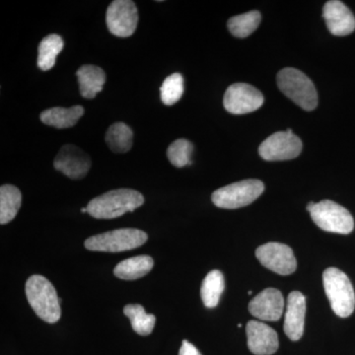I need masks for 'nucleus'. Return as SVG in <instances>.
<instances>
[{
  "label": "nucleus",
  "instance_id": "obj_23",
  "mask_svg": "<svg viewBox=\"0 0 355 355\" xmlns=\"http://www.w3.org/2000/svg\"><path fill=\"white\" fill-rule=\"evenodd\" d=\"M133 132L125 123H114L106 133V142L114 153H125L132 149Z\"/></svg>",
  "mask_w": 355,
  "mask_h": 355
},
{
  "label": "nucleus",
  "instance_id": "obj_1",
  "mask_svg": "<svg viewBox=\"0 0 355 355\" xmlns=\"http://www.w3.org/2000/svg\"><path fill=\"white\" fill-rule=\"evenodd\" d=\"M144 203V196L139 191L119 189L93 198L86 209L89 216L96 219H114L132 212Z\"/></svg>",
  "mask_w": 355,
  "mask_h": 355
},
{
  "label": "nucleus",
  "instance_id": "obj_15",
  "mask_svg": "<svg viewBox=\"0 0 355 355\" xmlns=\"http://www.w3.org/2000/svg\"><path fill=\"white\" fill-rule=\"evenodd\" d=\"M323 17L329 31L334 36H347L355 30L354 14L349 7L338 0H331L324 4Z\"/></svg>",
  "mask_w": 355,
  "mask_h": 355
},
{
  "label": "nucleus",
  "instance_id": "obj_9",
  "mask_svg": "<svg viewBox=\"0 0 355 355\" xmlns=\"http://www.w3.org/2000/svg\"><path fill=\"white\" fill-rule=\"evenodd\" d=\"M109 31L119 38L132 36L139 23V11L130 0H116L110 4L106 13Z\"/></svg>",
  "mask_w": 355,
  "mask_h": 355
},
{
  "label": "nucleus",
  "instance_id": "obj_14",
  "mask_svg": "<svg viewBox=\"0 0 355 355\" xmlns=\"http://www.w3.org/2000/svg\"><path fill=\"white\" fill-rule=\"evenodd\" d=\"M247 343L254 355H272L279 349V336L270 326L259 321H250L246 327Z\"/></svg>",
  "mask_w": 355,
  "mask_h": 355
},
{
  "label": "nucleus",
  "instance_id": "obj_16",
  "mask_svg": "<svg viewBox=\"0 0 355 355\" xmlns=\"http://www.w3.org/2000/svg\"><path fill=\"white\" fill-rule=\"evenodd\" d=\"M306 297L301 292L292 291L287 298L284 330L292 342H297L304 333Z\"/></svg>",
  "mask_w": 355,
  "mask_h": 355
},
{
  "label": "nucleus",
  "instance_id": "obj_8",
  "mask_svg": "<svg viewBox=\"0 0 355 355\" xmlns=\"http://www.w3.org/2000/svg\"><path fill=\"white\" fill-rule=\"evenodd\" d=\"M302 147L301 139L288 128L268 137L259 147V153L266 161L291 160L298 157Z\"/></svg>",
  "mask_w": 355,
  "mask_h": 355
},
{
  "label": "nucleus",
  "instance_id": "obj_26",
  "mask_svg": "<svg viewBox=\"0 0 355 355\" xmlns=\"http://www.w3.org/2000/svg\"><path fill=\"white\" fill-rule=\"evenodd\" d=\"M161 100L166 106H172L180 101L184 93V78L180 73L168 76L160 89Z\"/></svg>",
  "mask_w": 355,
  "mask_h": 355
},
{
  "label": "nucleus",
  "instance_id": "obj_10",
  "mask_svg": "<svg viewBox=\"0 0 355 355\" xmlns=\"http://www.w3.org/2000/svg\"><path fill=\"white\" fill-rule=\"evenodd\" d=\"M265 98L260 90L247 83H234L224 94L226 111L233 114H244L257 111L263 106Z\"/></svg>",
  "mask_w": 355,
  "mask_h": 355
},
{
  "label": "nucleus",
  "instance_id": "obj_4",
  "mask_svg": "<svg viewBox=\"0 0 355 355\" xmlns=\"http://www.w3.org/2000/svg\"><path fill=\"white\" fill-rule=\"evenodd\" d=\"M323 284L334 313L340 318L349 317L355 308V294L349 277L338 268H329L323 273Z\"/></svg>",
  "mask_w": 355,
  "mask_h": 355
},
{
  "label": "nucleus",
  "instance_id": "obj_20",
  "mask_svg": "<svg viewBox=\"0 0 355 355\" xmlns=\"http://www.w3.org/2000/svg\"><path fill=\"white\" fill-rule=\"evenodd\" d=\"M22 203V193L13 184H3L0 188V224L9 223L15 218Z\"/></svg>",
  "mask_w": 355,
  "mask_h": 355
},
{
  "label": "nucleus",
  "instance_id": "obj_29",
  "mask_svg": "<svg viewBox=\"0 0 355 355\" xmlns=\"http://www.w3.org/2000/svg\"><path fill=\"white\" fill-rule=\"evenodd\" d=\"M81 212H83V214H85V212H87V209H81Z\"/></svg>",
  "mask_w": 355,
  "mask_h": 355
},
{
  "label": "nucleus",
  "instance_id": "obj_25",
  "mask_svg": "<svg viewBox=\"0 0 355 355\" xmlns=\"http://www.w3.org/2000/svg\"><path fill=\"white\" fill-rule=\"evenodd\" d=\"M261 20V16L259 11H250L230 18L227 23L228 29L236 38H247L252 33L256 31Z\"/></svg>",
  "mask_w": 355,
  "mask_h": 355
},
{
  "label": "nucleus",
  "instance_id": "obj_27",
  "mask_svg": "<svg viewBox=\"0 0 355 355\" xmlns=\"http://www.w3.org/2000/svg\"><path fill=\"white\" fill-rule=\"evenodd\" d=\"M193 150V146L191 141L184 139H177L168 147V159L175 167H184L191 164V156Z\"/></svg>",
  "mask_w": 355,
  "mask_h": 355
},
{
  "label": "nucleus",
  "instance_id": "obj_11",
  "mask_svg": "<svg viewBox=\"0 0 355 355\" xmlns=\"http://www.w3.org/2000/svg\"><path fill=\"white\" fill-rule=\"evenodd\" d=\"M256 257L261 265L277 275H291L297 268L293 251L286 244L270 242L261 245L257 249Z\"/></svg>",
  "mask_w": 355,
  "mask_h": 355
},
{
  "label": "nucleus",
  "instance_id": "obj_12",
  "mask_svg": "<svg viewBox=\"0 0 355 355\" xmlns=\"http://www.w3.org/2000/svg\"><path fill=\"white\" fill-rule=\"evenodd\" d=\"M53 167L72 180H80L87 175L91 159L79 147L67 144L60 148L53 161Z\"/></svg>",
  "mask_w": 355,
  "mask_h": 355
},
{
  "label": "nucleus",
  "instance_id": "obj_5",
  "mask_svg": "<svg viewBox=\"0 0 355 355\" xmlns=\"http://www.w3.org/2000/svg\"><path fill=\"white\" fill-rule=\"evenodd\" d=\"M148 236L144 231L135 228L116 229L88 238L84 246L89 251L119 253L130 251L146 244Z\"/></svg>",
  "mask_w": 355,
  "mask_h": 355
},
{
  "label": "nucleus",
  "instance_id": "obj_28",
  "mask_svg": "<svg viewBox=\"0 0 355 355\" xmlns=\"http://www.w3.org/2000/svg\"><path fill=\"white\" fill-rule=\"evenodd\" d=\"M179 355H202L195 345H191L188 340H183Z\"/></svg>",
  "mask_w": 355,
  "mask_h": 355
},
{
  "label": "nucleus",
  "instance_id": "obj_21",
  "mask_svg": "<svg viewBox=\"0 0 355 355\" xmlns=\"http://www.w3.org/2000/svg\"><path fill=\"white\" fill-rule=\"evenodd\" d=\"M224 288H225V280L220 270H214L207 273L200 288V296L205 307H216Z\"/></svg>",
  "mask_w": 355,
  "mask_h": 355
},
{
  "label": "nucleus",
  "instance_id": "obj_13",
  "mask_svg": "<svg viewBox=\"0 0 355 355\" xmlns=\"http://www.w3.org/2000/svg\"><path fill=\"white\" fill-rule=\"evenodd\" d=\"M284 310V299L279 289L266 288L249 303L250 313L261 321H279Z\"/></svg>",
  "mask_w": 355,
  "mask_h": 355
},
{
  "label": "nucleus",
  "instance_id": "obj_18",
  "mask_svg": "<svg viewBox=\"0 0 355 355\" xmlns=\"http://www.w3.org/2000/svg\"><path fill=\"white\" fill-rule=\"evenodd\" d=\"M84 114L83 107L73 106L71 108H51L41 114L42 123L50 127L69 128L74 127Z\"/></svg>",
  "mask_w": 355,
  "mask_h": 355
},
{
  "label": "nucleus",
  "instance_id": "obj_7",
  "mask_svg": "<svg viewBox=\"0 0 355 355\" xmlns=\"http://www.w3.org/2000/svg\"><path fill=\"white\" fill-rule=\"evenodd\" d=\"M311 218L318 227L327 232L349 234L354 228L350 212L333 200H322L311 209Z\"/></svg>",
  "mask_w": 355,
  "mask_h": 355
},
{
  "label": "nucleus",
  "instance_id": "obj_3",
  "mask_svg": "<svg viewBox=\"0 0 355 355\" xmlns=\"http://www.w3.org/2000/svg\"><path fill=\"white\" fill-rule=\"evenodd\" d=\"M279 90L305 111H313L318 105L316 88L312 80L300 70L286 67L277 74Z\"/></svg>",
  "mask_w": 355,
  "mask_h": 355
},
{
  "label": "nucleus",
  "instance_id": "obj_6",
  "mask_svg": "<svg viewBox=\"0 0 355 355\" xmlns=\"http://www.w3.org/2000/svg\"><path fill=\"white\" fill-rule=\"evenodd\" d=\"M263 191L265 184L260 180H245L218 189L212 193L211 200L220 209H240L254 202Z\"/></svg>",
  "mask_w": 355,
  "mask_h": 355
},
{
  "label": "nucleus",
  "instance_id": "obj_22",
  "mask_svg": "<svg viewBox=\"0 0 355 355\" xmlns=\"http://www.w3.org/2000/svg\"><path fill=\"white\" fill-rule=\"evenodd\" d=\"M64 40L58 35L51 34L42 40L38 49V67L44 71L53 69L58 55L64 49Z\"/></svg>",
  "mask_w": 355,
  "mask_h": 355
},
{
  "label": "nucleus",
  "instance_id": "obj_24",
  "mask_svg": "<svg viewBox=\"0 0 355 355\" xmlns=\"http://www.w3.org/2000/svg\"><path fill=\"white\" fill-rule=\"evenodd\" d=\"M123 314L130 319L133 331L140 336H148L155 327L156 318L147 314L144 308L139 304H128L123 308Z\"/></svg>",
  "mask_w": 355,
  "mask_h": 355
},
{
  "label": "nucleus",
  "instance_id": "obj_17",
  "mask_svg": "<svg viewBox=\"0 0 355 355\" xmlns=\"http://www.w3.org/2000/svg\"><path fill=\"white\" fill-rule=\"evenodd\" d=\"M80 94L85 99H93L101 92L106 83V73L101 67L96 65H83L76 72Z\"/></svg>",
  "mask_w": 355,
  "mask_h": 355
},
{
  "label": "nucleus",
  "instance_id": "obj_19",
  "mask_svg": "<svg viewBox=\"0 0 355 355\" xmlns=\"http://www.w3.org/2000/svg\"><path fill=\"white\" fill-rule=\"evenodd\" d=\"M153 266V259L150 256L133 257L121 261L114 268V275L123 280L139 279L150 272Z\"/></svg>",
  "mask_w": 355,
  "mask_h": 355
},
{
  "label": "nucleus",
  "instance_id": "obj_2",
  "mask_svg": "<svg viewBox=\"0 0 355 355\" xmlns=\"http://www.w3.org/2000/svg\"><path fill=\"white\" fill-rule=\"evenodd\" d=\"M26 296L37 316L49 324H55L62 317L60 298L55 286L43 275H35L26 282Z\"/></svg>",
  "mask_w": 355,
  "mask_h": 355
},
{
  "label": "nucleus",
  "instance_id": "obj_30",
  "mask_svg": "<svg viewBox=\"0 0 355 355\" xmlns=\"http://www.w3.org/2000/svg\"><path fill=\"white\" fill-rule=\"evenodd\" d=\"M252 293H253V291H248V294H249V295H251Z\"/></svg>",
  "mask_w": 355,
  "mask_h": 355
}]
</instances>
